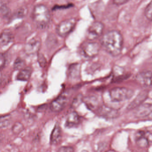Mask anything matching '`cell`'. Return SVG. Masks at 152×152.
Segmentation results:
<instances>
[{
	"mask_svg": "<svg viewBox=\"0 0 152 152\" xmlns=\"http://www.w3.org/2000/svg\"><path fill=\"white\" fill-rule=\"evenodd\" d=\"M68 101V95L66 93L61 94L51 104V110L53 112H60L65 108L67 104Z\"/></svg>",
	"mask_w": 152,
	"mask_h": 152,
	"instance_id": "obj_9",
	"label": "cell"
},
{
	"mask_svg": "<svg viewBox=\"0 0 152 152\" xmlns=\"http://www.w3.org/2000/svg\"><path fill=\"white\" fill-rule=\"evenodd\" d=\"M6 63V59L2 54H0V70H1L5 66Z\"/></svg>",
	"mask_w": 152,
	"mask_h": 152,
	"instance_id": "obj_27",
	"label": "cell"
},
{
	"mask_svg": "<svg viewBox=\"0 0 152 152\" xmlns=\"http://www.w3.org/2000/svg\"><path fill=\"white\" fill-rule=\"evenodd\" d=\"M76 20L69 18L59 23L56 28L57 34L61 37H66L71 33L75 27Z\"/></svg>",
	"mask_w": 152,
	"mask_h": 152,
	"instance_id": "obj_5",
	"label": "cell"
},
{
	"mask_svg": "<svg viewBox=\"0 0 152 152\" xmlns=\"http://www.w3.org/2000/svg\"><path fill=\"white\" fill-rule=\"evenodd\" d=\"M58 151L60 152H72L74 151V149L70 146H62L60 147Z\"/></svg>",
	"mask_w": 152,
	"mask_h": 152,
	"instance_id": "obj_26",
	"label": "cell"
},
{
	"mask_svg": "<svg viewBox=\"0 0 152 152\" xmlns=\"http://www.w3.org/2000/svg\"><path fill=\"white\" fill-rule=\"evenodd\" d=\"M13 39V35L9 30H5L0 34V45L5 46L12 42Z\"/></svg>",
	"mask_w": 152,
	"mask_h": 152,
	"instance_id": "obj_17",
	"label": "cell"
},
{
	"mask_svg": "<svg viewBox=\"0 0 152 152\" xmlns=\"http://www.w3.org/2000/svg\"><path fill=\"white\" fill-rule=\"evenodd\" d=\"M32 70L29 68H23L20 70L17 76V79L20 81H27L30 79Z\"/></svg>",
	"mask_w": 152,
	"mask_h": 152,
	"instance_id": "obj_18",
	"label": "cell"
},
{
	"mask_svg": "<svg viewBox=\"0 0 152 152\" xmlns=\"http://www.w3.org/2000/svg\"><path fill=\"white\" fill-rule=\"evenodd\" d=\"M83 101L85 102L88 108L94 112L96 111L97 108L102 104L99 102L97 98L94 96L86 97L83 99Z\"/></svg>",
	"mask_w": 152,
	"mask_h": 152,
	"instance_id": "obj_15",
	"label": "cell"
},
{
	"mask_svg": "<svg viewBox=\"0 0 152 152\" xmlns=\"http://www.w3.org/2000/svg\"><path fill=\"white\" fill-rule=\"evenodd\" d=\"M41 40L37 37H34L29 40L25 46V51L28 54H34L38 52L41 47Z\"/></svg>",
	"mask_w": 152,
	"mask_h": 152,
	"instance_id": "obj_11",
	"label": "cell"
},
{
	"mask_svg": "<svg viewBox=\"0 0 152 152\" xmlns=\"http://www.w3.org/2000/svg\"><path fill=\"white\" fill-rule=\"evenodd\" d=\"M80 122V117L76 112H70L67 116L65 126L69 128L75 127Z\"/></svg>",
	"mask_w": 152,
	"mask_h": 152,
	"instance_id": "obj_12",
	"label": "cell"
},
{
	"mask_svg": "<svg viewBox=\"0 0 152 152\" xmlns=\"http://www.w3.org/2000/svg\"><path fill=\"white\" fill-rule=\"evenodd\" d=\"M25 66V61L20 58H18L14 62L13 68L15 70H21Z\"/></svg>",
	"mask_w": 152,
	"mask_h": 152,
	"instance_id": "obj_21",
	"label": "cell"
},
{
	"mask_svg": "<svg viewBox=\"0 0 152 152\" xmlns=\"http://www.w3.org/2000/svg\"><path fill=\"white\" fill-rule=\"evenodd\" d=\"M147 93L146 92H142L140 93L136 97L135 99L132 102L131 104L129 105V109H133L138 107V106L142 104V103L146 100L147 97Z\"/></svg>",
	"mask_w": 152,
	"mask_h": 152,
	"instance_id": "obj_16",
	"label": "cell"
},
{
	"mask_svg": "<svg viewBox=\"0 0 152 152\" xmlns=\"http://www.w3.org/2000/svg\"><path fill=\"white\" fill-rule=\"evenodd\" d=\"M134 95L133 90L124 87H114L110 92V96L112 101L117 102L129 100Z\"/></svg>",
	"mask_w": 152,
	"mask_h": 152,
	"instance_id": "obj_4",
	"label": "cell"
},
{
	"mask_svg": "<svg viewBox=\"0 0 152 152\" xmlns=\"http://www.w3.org/2000/svg\"><path fill=\"white\" fill-rule=\"evenodd\" d=\"M137 108L135 114L136 117L138 118L147 117L152 112V105L150 104H141Z\"/></svg>",
	"mask_w": 152,
	"mask_h": 152,
	"instance_id": "obj_14",
	"label": "cell"
},
{
	"mask_svg": "<svg viewBox=\"0 0 152 152\" xmlns=\"http://www.w3.org/2000/svg\"><path fill=\"white\" fill-rule=\"evenodd\" d=\"M2 83V78L1 77V75H0V87H1V85Z\"/></svg>",
	"mask_w": 152,
	"mask_h": 152,
	"instance_id": "obj_31",
	"label": "cell"
},
{
	"mask_svg": "<svg viewBox=\"0 0 152 152\" xmlns=\"http://www.w3.org/2000/svg\"><path fill=\"white\" fill-rule=\"evenodd\" d=\"M94 112L100 117L109 119L116 118L118 117L119 114L118 111L116 109L102 104Z\"/></svg>",
	"mask_w": 152,
	"mask_h": 152,
	"instance_id": "obj_8",
	"label": "cell"
},
{
	"mask_svg": "<svg viewBox=\"0 0 152 152\" xmlns=\"http://www.w3.org/2000/svg\"><path fill=\"white\" fill-rule=\"evenodd\" d=\"M79 66L78 64H74L70 66L69 70V75L72 78L77 77L79 75Z\"/></svg>",
	"mask_w": 152,
	"mask_h": 152,
	"instance_id": "obj_20",
	"label": "cell"
},
{
	"mask_svg": "<svg viewBox=\"0 0 152 152\" xmlns=\"http://www.w3.org/2000/svg\"><path fill=\"white\" fill-rule=\"evenodd\" d=\"M136 80L142 86L146 87H152V72L144 71L139 72L136 76Z\"/></svg>",
	"mask_w": 152,
	"mask_h": 152,
	"instance_id": "obj_10",
	"label": "cell"
},
{
	"mask_svg": "<svg viewBox=\"0 0 152 152\" xmlns=\"http://www.w3.org/2000/svg\"><path fill=\"white\" fill-rule=\"evenodd\" d=\"M136 143L139 148L145 149L149 147L152 142V135L149 132L138 131L135 134Z\"/></svg>",
	"mask_w": 152,
	"mask_h": 152,
	"instance_id": "obj_7",
	"label": "cell"
},
{
	"mask_svg": "<svg viewBox=\"0 0 152 152\" xmlns=\"http://www.w3.org/2000/svg\"><path fill=\"white\" fill-rule=\"evenodd\" d=\"M83 100V99H82L81 95H78L77 96V99L75 98L74 103H73V107H77L79 104H80V102L82 101Z\"/></svg>",
	"mask_w": 152,
	"mask_h": 152,
	"instance_id": "obj_29",
	"label": "cell"
},
{
	"mask_svg": "<svg viewBox=\"0 0 152 152\" xmlns=\"http://www.w3.org/2000/svg\"><path fill=\"white\" fill-rule=\"evenodd\" d=\"M38 61L40 64V66L42 67H45L46 65V62L45 58L44 57L43 55L42 54H40L38 55Z\"/></svg>",
	"mask_w": 152,
	"mask_h": 152,
	"instance_id": "obj_25",
	"label": "cell"
},
{
	"mask_svg": "<svg viewBox=\"0 0 152 152\" xmlns=\"http://www.w3.org/2000/svg\"><path fill=\"white\" fill-rule=\"evenodd\" d=\"M10 8L7 5V4L0 2V15L2 16H6L10 12Z\"/></svg>",
	"mask_w": 152,
	"mask_h": 152,
	"instance_id": "obj_22",
	"label": "cell"
},
{
	"mask_svg": "<svg viewBox=\"0 0 152 152\" xmlns=\"http://www.w3.org/2000/svg\"><path fill=\"white\" fill-rule=\"evenodd\" d=\"M101 46L93 41L88 40L83 42L79 47L80 55L84 59H91L94 58L99 53Z\"/></svg>",
	"mask_w": 152,
	"mask_h": 152,
	"instance_id": "obj_3",
	"label": "cell"
},
{
	"mask_svg": "<svg viewBox=\"0 0 152 152\" xmlns=\"http://www.w3.org/2000/svg\"><path fill=\"white\" fill-rule=\"evenodd\" d=\"M123 36L119 31L112 30L103 35L101 41V46L104 51L113 56H118L123 46Z\"/></svg>",
	"mask_w": 152,
	"mask_h": 152,
	"instance_id": "obj_1",
	"label": "cell"
},
{
	"mask_svg": "<svg viewBox=\"0 0 152 152\" xmlns=\"http://www.w3.org/2000/svg\"><path fill=\"white\" fill-rule=\"evenodd\" d=\"M130 0H113L114 4L117 5H121L127 3Z\"/></svg>",
	"mask_w": 152,
	"mask_h": 152,
	"instance_id": "obj_30",
	"label": "cell"
},
{
	"mask_svg": "<svg viewBox=\"0 0 152 152\" xmlns=\"http://www.w3.org/2000/svg\"><path fill=\"white\" fill-rule=\"evenodd\" d=\"M104 25L100 21H94L90 24L86 33L87 40L94 41L102 35Z\"/></svg>",
	"mask_w": 152,
	"mask_h": 152,
	"instance_id": "obj_6",
	"label": "cell"
},
{
	"mask_svg": "<svg viewBox=\"0 0 152 152\" xmlns=\"http://www.w3.org/2000/svg\"><path fill=\"white\" fill-rule=\"evenodd\" d=\"M62 138L61 128L58 123L56 124L51 134L50 142L52 145H57L59 143Z\"/></svg>",
	"mask_w": 152,
	"mask_h": 152,
	"instance_id": "obj_13",
	"label": "cell"
},
{
	"mask_svg": "<svg viewBox=\"0 0 152 152\" xmlns=\"http://www.w3.org/2000/svg\"><path fill=\"white\" fill-rule=\"evenodd\" d=\"M24 129V126L21 123L17 122L13 125L12 128V131L14 134H18L22 132Z\"/></svg>",
	"mask_w": 152,
	"mask_h": 152,
	"instance_id": "obj_24",
	"label": "cell"
},
{
	"mask_svg": "<svg viewBox=\"0 0 152 152\" xmlns=\"http://www.w3.org/2000/svg\"><path fill=\"white\" fill-rule=\"evenodd\" d=\"M145 16L148 20L152 21V0L145 9Z\"/></svg>",
	"mask_w": 152,
	"mask_h": 152,
	"instance_id": "obj_23",
	"label": "cell"
},
{
	"mask_svg": "<svg viewBox=\"0 0 152 152\" xmlns=\"http://www.w3.org/2000/svg\"><path fill=\"white\" fill-rule=\"evenodd\" d=\"M12 118L10 115H7L0 117V128L7 127L10 124Z\"/></svg>",
	"mask_w": 152,
	"mask_h": 152,
	"instance_id": "obj_19",
	"label": "cell"
},
{
	"mask_svg": "<svg viewBox=\"0 0 152 152\" xmlns=\"http://www.w3.org/2000/svg\"><path fill=\"white\" fill-rule=\"evenodd\" d=\"M26 13V10L24 8H21L17 12V15L18 17L19 18H23Z\"/></svg>",
	"mask_w": 152,
	"mask_h": 152,
	"instance_id": "obj_28",
	"label": "cell"
},
{
	"mask_svg": "<svg viewBox=\"0 0 152 152\" xmlns=\"http://www.w3.org/2000/svg\"><path fill=\"white\" fill-rule=\"evenodd\" d=\"M32 19L37 28H46L50 24L51 19L50 13L48 7L43 4L36 5L32 12Z\"/></svg>",
	"mask_w": 152,
	"mask_h": 152,
	"instance_id": "obj_2",
	"label": "cell"
}]
</instances>
